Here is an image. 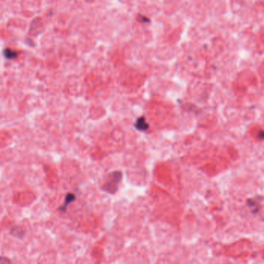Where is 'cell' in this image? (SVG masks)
Returning <instances> with one entry per match:
<instances>
[{
  "instance_id": "3",
  "label": "cell",
  "mask_w": 264,
  "mask_h": 264,
  "mask_svg": "<svg viewBox=\"0 0 264 264\" xmlns=\"http://www.w3.org/2000/svg\"><path fill=\"white\" fill-rule=\"evenodd\" d=\"M75 198H76L75 196H74V195H72V194H68V195L66 196V198H65L64 205H63V206H62V207L60 208V210L64 212V211L66 210V207H67L68 205H69L70 203L72 202L73 201H74V200H75Z\"/></svg>"
},
{
  "instance_id": "1",
  "label": "cell",
  "mask_w": 264,
  "mask_h": 264,
  "mask_svg": "<svg viewBox=\"0 0 264 264\" xmlns=\"http://www.w3.org/2000/svg\"><path fill=\"white\" fill-rule=\"evenodd\" d=\"M112 175L113 177L111 178V180L104 186V191L111 194H114L117 191L118 184L121 180V172H114V173H112Z\"/></svg>"
},
{
  "instance_id": "2",
  "label": "cell",
  "mask_w": 264,
  "mask_h": 264,
  "mask_svg": "<svg viewBox=\"0 0 264 264\" xmlns=\"http://www.w3.org/2000/svg\"><path fill=\"white\" fill-rule=\"evenodd\" d=\"M134 125L137 130H140V131H145L148 129V124L146 122L145 119L144 117H141L137 119Z\"/></svg>"
},
{
  "instance_id": "4",
  "label": "cell",
  "mask_w": 264,
  "mask_h": 264,
  "mask_svg": "<svg viewBox=\"0 0 264 264\" xmlns=\"http://www.w3.org/2000/svg\"><path fill=\"white\" fill-rule=\"evenodd\" d=\"M4 55L8 59H13L17 57V52L10 49H6L4 51Z\"/></svg>"
}]
</instances>
